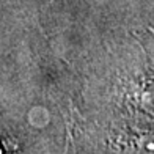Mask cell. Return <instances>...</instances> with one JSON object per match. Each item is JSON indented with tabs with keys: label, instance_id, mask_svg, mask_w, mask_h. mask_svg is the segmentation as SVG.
<instances>
[{
	"label": "cell",
	"instance_id": "obj_1",
	"mask_svg": "<svg viewBox=\"0 0 154 154\" xmlns=\"http://www.w3.org/2000/svg\"><path fill=\"white\" fill-rule=\"evenodd\" d=\"M140 102H142V106L146 110L154 112V80L142 91V94H140Z\"/></svg>",
	"mask_w": 154,
	"mask_h": 154
},
{
	"label": "cell",
	"instance_id": "obj_2",
	"mask_svg": "<svg viewBox=\"0 0 154 154\" xmlns=\"http://www.w3.org/2000/svg\"><path fill=\"white\" fill-rule=\"evenodd\" d=\"M140 154H154V132L148 135H143L138 142Z\"/></svg>",
	"mask_w": 154,
	"mask_h": 154
}]
</instances>
